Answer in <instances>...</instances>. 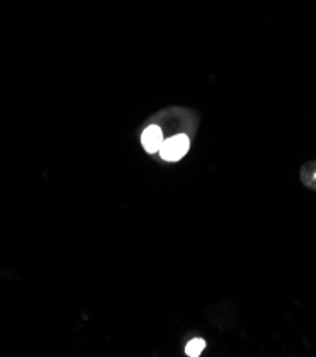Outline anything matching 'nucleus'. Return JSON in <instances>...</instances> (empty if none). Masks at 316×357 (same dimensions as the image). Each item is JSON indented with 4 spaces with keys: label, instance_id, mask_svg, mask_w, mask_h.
<instances>
[{
    "label": "nucleus",
    "instance_id": "nucleus-1",
    "mask_svg": "<svg viewBox=\"0 0 316 357\" xmlns=\"http://www.w3.org/2000/svg\"><path fill=\"white\" fill-rule=\"evenodd\" d=\"M188 149L190 138L186 134H179L163 141L160 155L165 161H179L187 154Z\"/></svg>",
    "mask_w": 316,
    "mask_h": 357
},
{
    "label": "nucleus",
    "instance_id": "nucleus-2",
    "mask_svg": "<svg viewBox=\"0 0 316 357\" xmlns=\"http://www.w3.org/2000/svg\"><path fill=\"white\" fill-rule=\"evenodd\" d=\"M163 131L160 130L158 126H150L144 130L143 135H142V142H143V147L149 151V153H157L160 151L161 146H163Z\"/></svg>",
    "mask_w": 316,
    "mask_h": 357
},
{
    "label": "nucleus",
    "instance_id": "nucleus-3",
    "mask_svg": "<svg viewBox=\"0 0 316 357\" xmlns=\"http://www.w3.org/2000/svg\"><path fill=\"white\" fill-rule=\"evenodd\" d=\"M205 349V342L202 339H194L191 340L187 347H186V353L191 357H197L201 354V351Z\"/></svg>",
    "mask_w": 316,
    "mask_h": 357
}]
</instances>
